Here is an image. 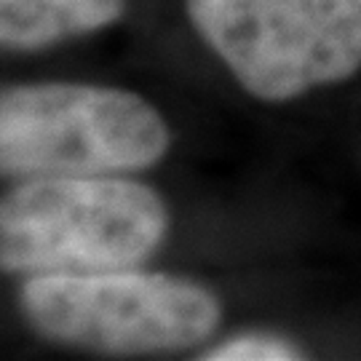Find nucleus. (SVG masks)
Here are the masks:
<instances>
[{
  "label": "nucleus",
  "mask_w": 361,
  "mask_h": 361,
  "mask_svg": "<svg viewBox=\"0 0 361 361\" xmlns=\"http://www.w3.org/2000/svg\"><path fill=\"white\" fill-rule=\"evenodd\" d=\"M169 228L147 185L99 174H56L0 198V271H123L153 255Z\"/></svg>",
  "instance_id": "1"
},
{
  "label": "nucleus",
  "mask_w": 361,
  "mask_h": 361,
  "mask_svg": "<svg viewBox=\"0 0 361 361\" xmlns=\"http://www.w3.org/2000/svg\"><path fill=\"white\" fill-rule=\"evenodd\" d=\"M123 0H0V46L43 49L113 25Z\"/></svg>",
  "instance_id": "5"
},
{
  "label": "nucleus",
  "mask_w": 361,
  "mask_h": 361,
  "mask_svg": "<svg viewBox=\"0 0 361 361\" xmlns=\"http://www.w3.org/2000/svg\"><path fill=\"white\" fill-rule=\"evenodd\" d=\"M209 361H289L302 359V353L289 345L281 337H265V335H244L228 340L217 348L204 353Z\"/></svg>",
  "instance_id": "6"
},
{
  "label": "nucleus",
  "mask_w": 361,
  "mask_h": 361,
  "mask_svg": "<svg viewBox=\"0 0 361 361\" xmlns=\"http://www.w3.org/2000/svg\"><path fill=\"white\" fill-rule=\"evenodd\" d=\"M169 129L142 97L121 89L40 83L0 91V171L56 177L153 166Z\"/></svg>",
  "instance_id": "2"
},
{
  "label": "nucleus",
  "mask_w": 361,
  "mask_h": 361,
  "mask_svg": "<svg viewBox=\"0 0 361 361\" xmlns=\"http://www.w3.org/2000/svg\"><path fill=\"white\" fill-rule=\"evenodd\" d=\"M22 308L43 335L113 353L198 345L219 324L217 297L166 273H54L22 289Z\"/></svg>",
  "instance_id": "4"
},
{
  "label": "nucleus",
  "mask_w": 361,
  "mask_h": 361,
  "mask_svg": "<svg viewBox=\"0 0 361 361\" xmlns=\"http://www.w3.org/2000/svg\"><path fill=\"white\" fill-rule=\"evenodd\" d=\"M188 16L238 83L268 102L361 67V0H188Z\"/></svg>",
  "instance_id": "3"
}]
</instances>
